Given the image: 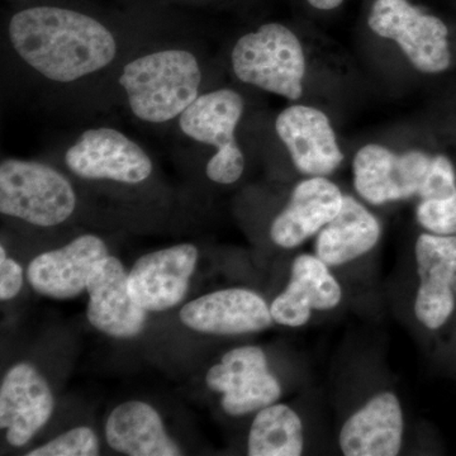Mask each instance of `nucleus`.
<instances>
[{
    "mask_svg": "<svg viewBox=\"0 0 456 456\" xmlns=\"http://www.w3.org/2000/svg\"><path fill=\"white\" fill-rule=\"evenodd\" d=\"M55 401L37 369L20 362L3 378L0 387V428L11 445H26L49 421Z\"/></svg>",
    "mask_w": 456,
    "mask_h": 456,
    "instance_id": "nucleus-13",
    "label": "nucleus"
},
{
    "mask_svg": "<svg viewBox=\"0 0 456 456\" xmlns=\"http://www.w3.org/2000/svg\"><path fill=\"white\" fill-rule=\"evenodd\" d=\"M327 266L320 257L307 254L294 260L289 284L270 305L275 322L301 327L312 311L332 310L341 302L340 284Z\"/></svg>",
    "mask_w": 456,
    "mask_h": 456,
    "instance_id": "nucleus-18",
    "label": "nucleus"
},
{
    "mask_svg": "<svg viewBox=\"0 0 456 456\" xmlns=\"http://www.w3.org/2000/svg\"><path fill=\"white\" fill-rule=\"evenodd\" d=\"M8 32L20 59L57 83H71L97 73L117 53V42L107 27L71 9H25L12 17Z\"/></svg>",
    "mask_w": 456,
    "mask_h": 456,
    "instance_id": "nucleus-1",
    "label": "nucleus"
},
{
    "mask_svg": "<svg viewBox=\"0 0 456 456\" xmlns=\"http://www.w3.org/2000/svg\"><path fill=\"white\" fill-rule=\"evenodd\" d=\"M65 163L84 179L139 184L152 173L151 159L136 142L112 128L84 132L66 151Z\"/></svg>",
    "mask_w": 456,
    "mask_h": 456,
    "instance_id": "nucleus-9",
    "label": "nucleus"
},
{
    "mask_svg": "<svg viewBox=\"0 0 456 456\" xmlns=\"http://www.w3.org/2000/svg\"><path fill=\"white\" fill-rule=\"evenodd\" d=\"M312 7L321 9V11H331V9L338 8L341 5L344 0H307Z\"/></svg>",
    "mask_w": 456,
    "mask_h": 456,
    "instance_id": "nucleus-26",
    "label": "nucleus"
},
{
    "mask_svg": "<svg viewBox=\"0 0 456 456\" xmlns=\"http://www.w3.org/2000/svg\"><path fill=\"white\" fill-rule=\"evenodd\" d=\"M417 196V221L435 235H456V175L446 156L432 158L430 169Z\"/></svg>",
    "mask_w": 456,
    "mask_h": 456,
    "instance_id": "nucleus-22",
    "label": "nucleus"
},
{
    "mask_svg": "<svg viewBox=\"0 0 456 456\" xmlns=\"http://www.w3.org/2000/svg\"><path fill=\"white\" fill-rule=\"evenodd\" d=\"M344 196L325 176H312L294 188L289 203L270 227L278 246L293 248L320 232L340 212Z\"/></svg>",
    "mask_w": 456,
    "mask_h": 456,
    "instance_id": "nucleus-17",
    "label": "nucleus"
},
{
    "mask_svg": "<svg viewBox=\"0 0 456 456\" xmlns=\"http://www.w3.org/2000/svg\"><path fill=\"white\" fill-rule=\"evenodd\" d=\"M196 246L182 244L141 256L128 274L132 298L146 311H165L179 305L196 269Z\"/></svg>",
    "mask_w": 456,
    "mask_h": 456,
    "instance_id": "nucleus-11",
    "label": "nucleus"
},
{
    "mask_svg": "<svg viewBox=\"0 0 456 456\" xmlns=\"http://www.w3.org/2000/svg\"><path fill=\"white\" fill-rule=\"evenodd\" d=\"M77 196L61 173L36 161L7 159L0 165V212L40 227L73 215Z\"/></svg>",
    "mask_w": 456,
    "mask_h": 456,
    "instance_id": "nucleus-4",
    "label": "nucleus"
},
{
    "mask_svg": "<svg viewBox=\"0 0 456 456\" xmlns=\"http://www.w3.org/2000/svg\"><path fill=\"white\" fill-rule=\"evenodd\" d=\"M200 62L185 50L137 57L123 68L119 77L132 113L149 123H165L180 116L200 97Z\"/></svg>",
    "mask_w": 456,
    "mask_h": 456,
    "instance_id": "nucleus-2",
    "label": "nucleus"
},
{
    "mask_svg": "<svg viewBox=\"0 0 456 456\" xmlns=\"http://www.w3.org/2000/svg\"><path fill=\"white\" fill-rule=\"evenodd\" d=\"M380 224L353 197L344 196L338 216L320 231L316 253L329 266H338L367 254L377 245Z\"/></svg>",
    "mask_w": 456,
    "mask_h": 456,
    "instance_id": "nucleus-21",
    "label": "nucleus"
},
{
    "mask_svg": "<svg viewBox=\"0 0 456 456\" xmlns=\"http://www.w3.org/2000/svg\"><path fill=\"white\" fill-rule=\"evenodd\" d=\"M431 160L425 152L395 154L370 143L354 159V184L359 196L374 206L408 200L419 193Z\"/></svg>",
    "mask_w": 456,
    "mask_h": 456,
    "instance_id": "nucleus-8",
    "label": "nucleus"
},
{
    "mask_svg": "<svg viewBox=\"0 0 456 456\" xmlns=\"http://www.w3.org/2000/svg\"><path fill=\"white\" fill-rule=\"evenodd\" d=\"M248 449L250 456L301 455V419L285 404H270L263 408L251 425Z\"/></svg>",
    "mask_w": 456,
    "mask_h": 456,
    "instance_id": "nucleus-23",
    "label": "nucleus"
},
{
    "mask_svg": "<svg viewBox=\"0 0 456 456\" xmlns=\"http://www.w3.org/2000/svg\"><path fill=\"white\" fill-rule=\"evenodd\" d=\"M415 253L419 278L416 317L428 330H437L455 307L456 235L422 233Z\"/></svg>",
    "mask_w": 456,
    "mask_h": 456,
    "instance_id": "nucleus-10",
    "label": "nucleus"
},
{
    "mask_svg": "<svg viewBox=\"0 0 456 456\" xmlns=\"http://www.w3.org/2000/svg\"><path fill=\"white\" fill-rule=\"evenodd\" d=\"M110 256L103 240L84 235L57 250L35 257L27 275L36 292L56 299L79 296L94 273L99 261Z\"/></svg>",
    "mask_w": 456,
    "mask_h": 456,
    "instance_id": "nucleus-15",
    "label": "nucleus"
},
{
    "mask_svg": "<svg viewBox=\"0 0 456 456\" xmlns=\"http://www.w3.org/2000/svg\"><path fill=\"white\" fill-rule=\"evenodd\" d=\"M279 139L289 151L294 167L310 176H327L344 160L329 117L314 107H288L275 122Z\"/></svg>",
    "mask_w": 456,
    "mask_h": 456,
    "instance_id": "nucleus-12",
    "label": "nucleus"
},
{
    "mask_svg": "<svg viewBox=\"0 0 456 456\" xmlns=\"http://www.w3.org/2000/svg\"><path fill=\"white\" fill-rule=\"evenodd\" d=\"M368 25L380 37L395 41L421 73H443L452 62L448 27L407 0H377Z\"/></svg>",
    "mask_w": 456,
    "mask_h": 456,
    "instance_id": "nucleus-6",
    "label": "nucleus"
},
{
    "mask_svg": "<svg viewBox=\"0 0 456 456\" xmlns=\"http://www.w3.org/2000/svg\"><path fill=\"white\" fill-rule=\"evenodd\" d=\"M242 113L241 95L232 89H218L200 95L179 116V127L185 136L217 149L207 164L206 173L218 184H232L244 173V154L235 139Z\"/></svg>",
    "mask_w": 456,
    "mask_h": 456,
    "instance_id": "nucleus-5",
    "label": "nucleus"
},
{
    "mask_svg": "<svg viewBox=\"0 0 456 456\" xmlns=\"http://www.w3.org/2000/svg\"><path fill=\"white\" fill-rule=\"evenodd\" d=\"M106 437L110 448L131 456H176L180 448L167 436L158 411L145 402L130 401L108 417Z\"/></svg>",
    "mask_w": 456,
    "mask_h": 456,
    "instance_id": "nucleus-20",
    "label": "nucleus"
},
{
    "mask_svg": "<svg viewBox=\"0 0 456 456\" xmlns=\"http://www.w3.org/2000/svg\"><path fill=\"white\" fill-rule=\"evenodd\" d=\"M231 60L241 82L289 101L302 97L305 53L298 37L281 23H266L242 36Z\"/></svg>",
    "mask_w": 456,
    "mask_h": 456,
    "instance_id": "nucleus-3",
    "label": "nucleus"
},
{
    "mask_svg": "<svg viewBox=\"0 0 456 456\" xmlns=\"http://www.w3.org/2000/svg\"><path fill=\"white\" fill-rule=\"evenodd\" d=\"M207 386L224 395L222 407L231 416H244L274 404L281 384L270 373L265 354L256 346H242L224 354L220 364L209 369Z\"/></svg>",
    "mask_w": 456,
    "mask_h": 456,
    "instance_id": "nucleus-7",
    "label": "nucleus"
},
{
    "mask_svg": "<svg viewBox=\"0 0 456 456\" xmlns=\"http://www.w3.org/2000/svg\"><path fill=\"white\" fill-rule=\"evenodd\" d=\"M89 322L113 338H134L145 329L147 312L132 298L128 275L121 261L107 256L99 261L86 285Z\"/></svg>",
    "mask_w": 456,
    "mask_h": 456,
    "instance_id": "nucleus-14",
    "label": "nucleus"
},
{
    "mask_svg": "<svg viewBox=\"0 0 456 456\" xmlns=\"http://www.w3.org/2000/svg\"><path fill=\"white\" fill-rule=\"evenodd\" d=\"M22 285V268L17 261L9 259L4 246H0V299L9 301L14 298Z\"/></svg>",
    "mask_w": 456,
    "mask_h": 456,
    "instance_id": "nucleus-25",
    "label": "nucleus"
},
{
    "mask_svg": "<svg viewBox=\"0 0 456 456\" xmlns=\"http://www.w3.org/2000/svg\"><path fill=\"white\" fill-rule=\"evenodd\" d=\"M185 326L213 335L261 331L272 325V312L255 292L242 288L218 290L189 302L180 311Z\"/></svg>",
    "mask_w": 456,
    "mask_h": 456,
    "instance_id": "nucleus-16",
    "label": "nucleus"
},
{
    "mask_svg": "<svg viewBox=\"0 0 456 456\" xmlns=\"http://www.w3.org/2000/svg\"><path fill=\"white\" fill-rule=\"evenodd\" d=\"M402 436L401 404L393 393L383 392L345 422L340 448L346 456H395L401 450Z\"/></svg>",
    "mask_w": 456,
    "mask_h": 456,
    "instance_id": "nucleus-19",
    "label": "nucleus"
},
{
    "mask_svg": "<svg viewBox=\"0 0 456 456\" xmlns=\"http://www.w3.org/2000/svg\"><path fill=\"white\" fill-rule=\"evenodd\" d=\"M99 440L89 428H77L29 452L28 456H95Z\"/></svg>",
    "mask_w": 456,
    "mask_h": 456,
    "instance_id": "nucleus-24",
    "label": "nucleus"
}]
</instances>
